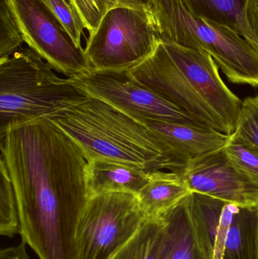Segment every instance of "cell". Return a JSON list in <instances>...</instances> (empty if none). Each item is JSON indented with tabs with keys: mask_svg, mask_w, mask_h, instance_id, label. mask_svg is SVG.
Masks as SVG:
<instances>
[{
	"mask_svg": "<svg viewBox=\"0 0 258 259\" xmlns=\"http://www.w3.org/2000/svg\"><path fill=\"white\" fill-rule=\"evenodd\" d=\"M84 23L89 35L93 34L106 13L118 6L117 0H69Z\"/></svg>",
	"mask_w": 258,
	"mask_h": 259,
	"instance_id": "24",
	"label": "cell"
},
{
	"mask_svg": "<svg viewBox=\"0 0 258 259\" xmlns=\"http://www.w3.org/2000/svg\"><path fill=\"white\" fill-rule=\"evenodd\" d=\"M257 253H258V207H257Z\"/></svg>",
	"mask_w": 258,
	"mask_h": 259,
	"instance_id": "28",
	"label": "cell"
},
{
	"mask_svg": "<svg viewBox=\"0 0 258 259\" xmlns=\"http://www.w3.org/2000/svg\"><path fill=\"white\" fill-rule=\"evenodd\" d=\"M162 145L171 164L177 173L189 161L224 149L230 136L205 126L156 120H139Z\"/></svg>",
	"mask_w": 258,
	"mask_h": 259,
	"instance_id": "11",
	"label": "cell"
},
{
	"mask_svg": "<svg viewBox=\"0 0 258 259\" xmlns=\"http://www.w3.org/2000/svg\"><path fill=\"white\" fill-rule=\"evenodd\" d=\"M227 158L233 165L258 184V149L230 136V141L224 148Z\"/></svg>",
	"mask_w": 258,
	"mask_h": 259,
	"instance_id": "20",
	"label": "cell"
},
{
	"mask_svg": "<svg viewBox=\"0 0 258 259\" xmlns=\"http://www.w3.org/2000/svg\"><path fill=\"white\" fill-rule=\"evenodd\" d=\"M24 42L12 16L8 0H0V59L9 57Z\"/></svg>",
	"mask_w": 258,
	"mask_h": 259,
	"instance_id": "23",
	"label": "cell"
},
{
	"mask_svg": "<svg viewBox=\"0 0 258 259\" xmlns=\"http://www.w3.org/2000/svg\"><path fill=\"white\" fill-rule=\"evenodd\" d=\"M55 18L62 24L76 45L82 47L84 23L69 0H42Z\"/></svg>",
	"mask_w": 258,
	"mask_h": 259,
	"instance_id": "21",
	"label": "cell"
},
{
	"mask_svg": "<svg viewBox=\"0 0 258 259\" xmlns=\"http://www.w3.org/2000/svg\"><path fill=\"white\" fill-rule=\"evenodd\" d=\"M80 149L86 161L108 160L148 172L171 171L165 150L145 124L86 96L45 117Z\"/></svg>",
	"mask_w": 258,
	"mask_h": 259,
	"instance_id": "3",
	"label": "cell"
},
{
	"mask_svg": "<svg viewBox=\"0 0 258 259\" xmlns=\"http://www.w3.org/2000/svg\"><path fill=\"white\" fill-rule=\"evenodd\" d=\"M150 172L139 166L108 160L87 161L86 185L89 198L107 193L137 195L146 185Z\"/></svg>",
	"mask_w": 258,
	"mask_h": 259,
	"instance_id": "13",
	"label": "cell"
},
{
	"mask_svg": "<svg viewBox=\"0 0 258 259\" xmlns=\"http://www.w3.org/2000/svg\"><path fill=\"white\" fill-rule=\"evenodd\" d=\"M159 39L148 14L116 6L89 35L84 50L93 69L125 71L151 56Z\"/></svg>",
	"mask_w": 258,
	"mask_h": 259,
	"instance_id": "6",
	"label": "cell"
},
{
	"mask_svg": "<svg viewBox=\"0 0 258 259\" xmlns=\"http://www.w3.org/2000/svg\"><path fill=\"white\" fill-rule=\"evenodd\" d=\"M70 83L88 97L98 99L135 119L202 125L186 112L139 83L125 71L91 68Z\"/></svg>",
	"mask_w": 258,
	"mask_h": 259,
	"instance_id": "9",
	"label": "cell"
},
{
	"mask_svg": "<svg viewBox=\"0 0 258 259\" xmlns=\"http://www.w3.org/2000/svg\"><path fill=\"white\" fill-rule=\"evenodd\" d=\"M146 219L136 195L107 193L89 198L79 222L77 259H111Z\"/></svg>",
	"mask_w": 258,
	"mask_h": 259,
	"instance_id": "7",
	"label": "cell"
},
{
	"mask_svg": "<svg viewBox=\"0 0 258 259\" xmlns=\"http://www.w3.org/2000/svg\"><path fill=\"white\" fill-rule=\"evenodd\" d=\"M159 39L209 53L228 80L258 87V52L236 30L197 16L181 0H152Z\"/></svg>",
	"mask_w": 258,
	"mask_h": 259,
	"instance_id": "4",
	"label": "cell"
},
{
	"mask_svg": "<svg viewBox=\"0 0 258 259\" xmlns=\"http://www.w3.org/2000/svg\"><path fill=\"white\" fill-rule=\"evenodd\" d=\"M233 135L258 149V96L242 102Z\"/></svg>",
	"mask_w": 258,
	"mask_h": 259,
	"instance_id": "22",
	"label": "cell"
},
{
	"mask_svg": "<svg viewBox=\"0 0 258 259\" xmlns=\"http://www.w3.org/2000/svg\"><path fill=\"white\" fill-rule=\"evenodd\" d=\"M117 3L118 6L142 11V12H146L151 16L152 0H117Z\"/></svg>",
	"mask_w": 258,
	"mask_h": 259,
	"instance_id": "27",
	"label": "cell"
},
{
	"mask_svg": "<svg viewBox=\"0 0 258 259\" xmlns=\"http://www.w3.org/2000/svg\"><path fill=\"white\" fill-rule=\"evenodd\" d=\"M177 174L190 192L242 208L258 207V184L233 165L224 149L189 161Z\"/></svg>",
	"mask_w": 258,
	"mask_h": 259,
	"instance_id": "10",
	"label": "cell"
},
{
	"mask_svg": "<svg viewBox=\"0 0 258 259\" xmlns=\"http://www.w3.org/2000/svg\"><path fill=\"white\" fill-rule=\"evenodd\" d=\"M27 243L21 240L18 246L5 248L0 251V259H30L26 249Z\"/></svg>",
	"mask_w": 258,
	"mask_h": 259,
	"instance_id": "26",
	"label": "cell"
},
{
	"mask_svg": "<svg viewBox=\"0 0 258 259\" xmlns=\"http://www.w3.org/2000/svg\"><path fill=\"white\" fill-rule=\"evenodd\" d=\"M197 16L227 26L254 47V37L245 15L247 0H181Z\"/></svg>",
	"mask_w": 258,
	"mask_h": 259,
	"instance_id": "15",
	"label": "cell"
},
{
	"mask_svg": "<svg viewBox=\"0 0 258 259\" xmlns=\"http://www.w3.org/2000/svg\"><path fill=\"white\" fill-rule=\"evenodd\" d=\"M24 42L55 71L68 78L92 68L83 47L68 32L42 0H8Z\"/></svg>",
	"mask_w": 258,
	"mask_h": 259,
	"instance_id": "8",
	"label": "cell"
},
{
	"mask_svg": "<svg viewBox=\"0 0 258 259\" xmlns=\"http://www.w3.org/2000/svg\"><path fill=\"white\" fill-rule=\"evenodd\" d=\"M86 96L30 48L0 59V136Z\"/></svg>",
	"mask_w": 258,
	"mask_h": 259,
	"instance_id": "5",
	"label": "cell"
},
{
	"mask_svg": "<svg viewBox=\"0 0 258 259\" xmlns=\"http://www.w3.org/2000/svg\"><path fill=\"white\" fill-rule=\"evenodd\" d=\"M257 208H242L233 218L222 259H258Z\"/></svg>",
	"mask_w": 258,
	"mask_h": 259,
	"instance_id": "17",
	"label": "cell"
},
{
	"mask_svg": "<svg viewBox=\"0 0 258 259\" xmlns=\"http://www.w3.org/2000/svg\"><path fill=\"white\" fill-rule=\"evenodd\" d=\"M164 230L162 219L145 221L136 235L111 259H159Z\"/></svg>",
	"mask_w": 258,
	"mask_h": 259,
	"instance_id": "18",
	"label": "cell"
},
{
	"mask_svg": "<svg viewBox=\"0 0 258 259\" xmlns=\"http://www.w3.org/2000/svg\"><path fill=\"white\" fill-rule=\"evenodd\" d=\"M245 15L254 37V47L258 52V0H247Z\"/></svg>",
	"mask_w": 258,
	"mask_h": 259,
	"instance_id": "25",
	"label": "cell"
},
{
	"mask_svg": "<svg viewBox=\"0 0 258 259\" xmlns=\"http://www.w3.org/2000/svg\"><path fill=\"white\" fill-rule=\"evenodd\" d=\"M160 219L165 230L159 259H209L192 223L189 196Z\"/></svg>",
	"mask_w": 258,
	"mask_h": 259,
	"instance_id": "12",
	"label": "cell"
},
{
	"mask_svg": "<svg viewBox=\"0 0 258 259\" xmlns=\"http://www.w3.org/2000/svg\"><path fill=\"white\" fill-rule=\"evenodd\" d=\"M18 205L4 160L0 157V234L12 238L20 234Z\"/></svg>",
	"mask_w": 258,
	"mask_h": 259,
	"instance_id": "19",
	"label": "cell"
},
{
	"mask_svg": "<svg viewBox=\"0 0 258 259\" xmlns=\"http://www.w3.org/2000/svg\"><path fill=\"white\" fill-rule=\"evenodd\" d=\"M218 69L206 52L159 39L152 54L128 71L197 122L231 135L242 102L227 88Z\"/></svg>",
	"mask_w": 258,
	"mask_h": 259,
	"instance_id": "2",
	"label": "cell"
},
{
	"mask_svg": "<svg viewBox=\"0 0 258 259\" xmlns=\"http://www.w3.org/2000/svg\"><path fill=\"white\" fill-rule=\"evenodd\" d=\"M180 175L175 172H150L146 185L136 195L146 220L159 219L190 194Z\"/></svg>",
	"mask_w": 258,
	"mask_h": 259,
	"instance_id": "14",
	"label": "cell"
},
{
	"mask_svg": "<svg viewBox=\"0 0 258 259\" xmlns=\"http://www.w3.org/2000/svg\"><path fill=\"white\" fill-rule=\"evenodd\" d=\"M0 142L21 240L39 259H77V229L89 199L81 151L45 118L10 130Z\"/></svg>",
	"mask_w": 258,
	"mask_h": 259,
	"instance_id": "1",
	"label": "cell"
},
{
	"mask_svg": "<svg viewBox=\"0 0 258 259\" xmlns=\"http://www.w3.org/2000/svg\"><path fill=\"white\" fill-rule=\"evenodd\" d=\"M226 203L227 202L221 199L201 193L191 192L189 195L192 223L209 259H213L215 241Z\"/></svg>",
	"mask_w": 258,
	"mask_h": 259,
	"instance_id": "16",
	"label": "cell"
}]
</instances>
